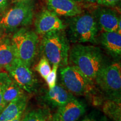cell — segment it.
<instances>
[{"mask_svg":"<svg viewBox=\"0 0 121 121\" xmlns=\"http://www.w3.org/2000/svg\"><path fill=\"white\" fill-rule=\"evenodd\" d=\"M69 60L72 66L94 81L107 64L100 48L82 44L72 45L69 49Z\"/></svg>","mask_w":121,"mask_h":121,"instance_id":"cell-1","label":"cell"},{"mask_svg":"<svg viewBox=\"0 0 121 121\" xmlns=\"http://www.w3.org/2000/svg\"><path fill=\"white\" fill-rule=\"evenodd\" d=\"M39 51L51 64L64 67L69 64L70 49L69 40L65 30L45 33L39 43Z\"/></svg>","mask_w":121,"mask_h":121,"instance_id":"cell-2","label":"cell"},{"mask_svg":"<svg viewBox=\"0 0 121 121\" xmlns=\"http://www.w3.org/2000/svg\"><path fill=\"white\" fill-rule=\"evenodd\" d=\"M69 41L75 44L97 42L99 28L93 13L84 12L69 17L66 24Z\"/></svg>","mask_w":121,"mask_h":121,"instance_id":"cell-3","label":"cell"},{"mask_svg":"<svg viewBox=\"0 0 121 121\" xmlns=\"http://www.w3.org/2000/svg\"><path fill=\"white\" fill-rule=\"evenodd\" d=\"M11 42L16 57L30 67L37 57L39 39L35 31L22 28L15 32Z\"/></svg>","mask_w":121,"mask_h":121,"instance_id":"cell-4","label":"cell"},{"mask_svg":"<svg viewBox=\"0 0 121 121\" xmlns=\"http://www.w3.org/2000/svg\"><path fill=\"white\" fill-rule=\"evenodd\" d=\"M34 4L32 0L15 3L0 17V28L12 32L31 24L34 17Z\"/></svg>","mask_w":121,"mask_h":121,"instance_id":"cell-5","label":"cell"},{"mask_svg":"<svg viewBox=\"0 0 121 121\" xmlns=\"http://www.w3.org/2000/svg\"><path fill=\"white\" fill-rule=\"evenodd\" d=\"M60 76L63 86L72 94L85 96L92 93L94 90V81L87 78L72 65L62 67Z\"/></svg>","mask_w":121,"mask_h":121,"instance_id":"cell-6","label":"cell"},{"mask_svg":"<svg viewBox=\"0 0 121 121\" xmlns=\"http://www.w3.org/2000/svg\"><path fill=\"white\" fill-rule=\"evenodd\" d=\"M94 82L109 99L121 100V67L120 63L113 62L106 64L103 67Z\"/></svg>","mask_w":121,"mask_h":121,"instance_id":"cell-7","label":"cell"},{"mask_svg":"<svg viewBox=\"0 0 121 121\" xmlns=\"http://www.w3.org/2000/svg\"><path fill=\"white\" fill-rule=\"evenodd\" d=\"M5 69L12 79L22 90L29 94L35 93L38 87V81L30 67L19 59L16 58Z\"/></svg>","mask_w":121,"mask_h":121,"instance_id":"cell-8","label":"cell"},{"mask_svg":"<svg viewBox=\"0 0 121 121\" xmlns=\"http://www.w3.org/2000/svg\"><path fill=\"white\" fill-rule=\"evenodd\" d=\"M34 24L35 32L41 36L51 31L65 30L67 26L59 16L47 9H43L39 13Z\"/></svg>","mask_w":121,"mask_h":121,"instance_id":"cell-9","label":"cell"},{"mask_svg":"<svg viewBox=\"0 0 121 121\" xmlns=\"http://www.w3.org/2000/svg\"><path fill=\"white\" fill-rule=\"evenodd\" d=\"M74 98V95L67 89L62 86L56 85L52 89L42 91L39 96V100L48 108H58Z\"/></svg>","mask_w":121,"mask_h":121,"instance_id":"cell-10","label":"cell"},{"mask_svg":"<svg viewBox=\"0 0 121 121\" xmlns=\"http://www.w3.org/2000/svg\"><path fill=\"white\" fill-rule=\"evenodd\" d=\"M99 30L103 31H117L121 33V18L114 10L110 7L96 9L93 13Z\"/></svg>","mask_w":121,"mask_h":121,"instance_id":"cell-11","label":"cell"},{"mask_svg":"<svg viewBox=\"0 0 121 121\" xmlns=\"http://www.w3.org/2000/svg\"><path fill=\"white\" fill-rule=\"evenodd\" d=\"M85 112L84 103L75 98L57 108L52 117L56 121H78Z\"/></svg>","mask_w":121,"mask_h":121,"instance_id":"cell-12","label":"cell"},{"mask_svg":"<svg viewBox=\"0 0 121 121\" xmlns=\"http://www.w3.org/2000/svg\"><path fill=\"white\" fill-rule=\"evenodd\" d=\"M47 8L57 16L71 17L82 13L81 6L74 0H45Z\"/></svg>","mask_w":121,"mask_h":121,"instance_id":"cell-13","label":"cell"},{"mask_svg":"<svg viewBox=\"0 0 121 121\" xmlns=\"http://www.w3.org/2000/svg\"><path fill=\"white\" fill-rule=\"evenodd\" d=\"M28 98L24 94L10 103L0 113V121H12L22 117L27 105Z\"/></svg>","mask_w":121,"mask_h":121,"instance_id":"cell-14","label":"cell"},{"mask_svg":"<svg viewBox=\"0 0 121 121\" xmlns=\"http://www.w3.org/2000/svg\"><path fill=\"white\" fill-rule=\"evenodd\" d=\"M100 43L104 49L114 58L121 55V34L117 31H103Z\"/></svg>","mask_w":121,"mask_h":121,"instance_id":"cell-15","label":"cell"},{"mask_svg":"<svg viewBox=\"0 0 121 121\" xmlns=\"http://www.w3.org/2000/svg\"><path fill=\"white\" fill-rule=\"evenodd\" d=\"M16 58L11 40L0 39V69L10 65Z\"/></svg>","mask_w":121,"mask_h":121,"instance_id":"cell-16","label":"cell"},{"mask_svg":"<svg viewBox=\"0 0 121 121\" xmlns=\"http://www.w3.org/2000/svg\"><path fill=\"white\" fill-rule=\"evenodd\" d=\"M24 94H25L24 91L11 78L4 89L3 94V108L4 109L10 103Z\"/></svg>","mask_w":121,"mask_h":121,"instance_id":"cell-17","label":"cell"},{"mask_svg":"<svg viewBox=\"0 0 121 121\" xmlns=\"http://www.w3.org/2000/svg\"><path fill=\"white\" fill-rule=\"evenodd\" d=\"M103 110L112 121H121V100H108L104 103Z\"/></svg>","mask_w":121,"mask_h":121,"instance_id":"cell-18","label":"cell"},{"mask_svg":"<svg viewBox=\"0 0 121 121\" xmlns=\"http://www.w3.org/2000/svg\"><path fill=\"white\" fill-rule=\"evenodd\" d=\"M52 118L49 108L44 107L29 112L22 119V121H51Z\"/></svg>","mask_w":121,"mask_h":121,"instance_id":"cell-19","label":"cell"},{"mask_svg":"<svg viewBox=\"0 0 121 121\" xmlns=\"http://www.w3.org/2000/svg\"><path fill=\"white\" fill-rule=\"evenodd\" d=\"M34 69L40 74L42 78L45 79L51 72L52 68L49 60L45 56L42 55L38 62L35 66Z\"/></svg>","mask_w":121,"mask_h":121,"instance_id":"cell-20","label":"cell"},{"mask_svg":"<svg viewBox=\"0 0 121 121\" xmlns=\"http://www.w3.org/2000/svg\"><path fill=\"white\" fill-rule=\"evenodd\" d=\"M11 78L6 72H0V113L4 109L2 107V98L4 92L7 84L10 82Z\"/></svg>","mask_w":121,"mask_h":121,"instance_id":"cell-21","label":"cell"},{"mask_svg":"<svg viewBox=\"0 0 121 121\" xmlns=\"http://www.w3.org/2000/svg\"><path fill=\"white\" fill-rule=\"evenodd\" d=\"M59 66L57 65H53L52 69L51 72L48 74L46 78H45L47 84L48 89H52L57 84V70Z\"/></svg>","mask_w":121,"mask_h":121,"instance_id":"cell-22","label":"cell"},{"mask_svg":"<svg viewBox=\"0 0 121 121\" xmlns=\"http://www.w3.org/2000/svg\"><path fill=\"white\" fill-rule=\"evenodd\" d=\"M121 0H97L96 4L101 6L113 7L118 5Z\"/></svg>","mask_w":121,"mask_h":121,"instance_id":"cell-23","label":"cell"},{"mask_svg":"<svg viewBox=\"0 0 121 121\" xmlns=\"http://www.w3.org/2000/svg\"><path fill=\"white\" fill-rule=\"evenodd\" d=\"M74 1L80 5H81V4L87 5V4H95L97 2V0H74Z\"/></svg>","mask_w":121,"mask_h":121,"instance_id":"cell-24","label":"cell"},{"mask_svg":"<svg viewBox=\"0 0 121 121\" xmlns=\"http://www.w3.org/2000/svg\"><path fill=\"white\" fill-rule=\"evenodd\" d=\"M81 121H99L98 120V118L95 115L90 114L88 116H86L84 119H82Z\"/></svg>","mask_w":121,"mask_h":121,"instance_id":"cell-25","label":"cell"},{"mask_svg":"<svg viewBox=\"0 0 121 121\" xmlns=\"http://www.w3.org/2000/svg\"><path fill=\"white\" fill-rule=\"evenodd\" d=\"M9 0H0V13L4 11L6 7Z\"/></svg>","mask_w":121,"mask_h":121,"instance_id":"cell-26","label":"cell"},{"mask_svg":"<svg viewBox=\"0 0 121 121\" xmlns=\"http://www.w3.org/2000/svg\"><path fill=\"white\" fill-rule=\"evenodd\" d=\"M28 1V0H13V3L15 4V3H16V2H22V1Z\"/></svg>","mask_w":121,"mask_h":121,"instance_id":"cell-27","label":"cell"},{"mask_svg":"<svg viewBox=\"0 0 121 121\" xmlns=\"http://www.w3.org/2000/svg\"><path fill=\"white\" fill-rule=\"evenodd\" d=\"M22 121V117L17 118L15 119H14V120H13V121Z\"/></svg>","mask_w":121,"mask_h":121,"instance_id":"cell-28","label":"cell"},{"mask_svg":"<svg viewBox=\"0 0 121 121\" xmlns=\"http://www.w3.org/2000/svg\"><path fill=\"white\" fill-rule=\"evenodd\" d=\"M51 121H56L55 120V119H54V118H52V119H51Z\"/></svg>","mask_w":121,"mask_h":121,"instance_id":"cell-29","label":"cell"},{"mask_svg":"<svg viewBox=\"0 0 121 121\" xmlns=\"http://www.w3.org/2000/svg\"><path fill=\"white\" fill-rule=\"evenodd\" d=\"M0 70H1V69H0Z\"/></svg>","mask_w":121,"mask_h":121,"instance_id":"cell-30","label":"cell"}]
</instances>
